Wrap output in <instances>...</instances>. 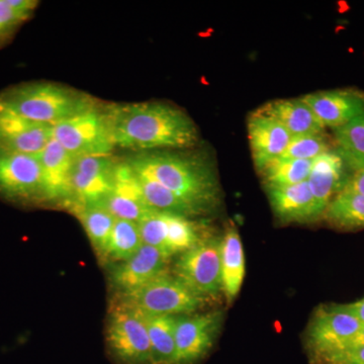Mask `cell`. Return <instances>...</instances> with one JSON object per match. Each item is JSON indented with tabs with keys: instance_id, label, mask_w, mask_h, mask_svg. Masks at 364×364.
<instances>
[{
	"instance_id": "cell-1",
	"label": "cell",
	"mask_w": 364,
	"mask_h": 364,
	"mask_svg": "<svg viewBox=\"0 0 364 364\" xmlns=\"http://www.w3.org/2000/svg\"><path fill=\"white\" fill-rule=\"evenodd\" d=\"M114 146L135 151L189 148L198 140L195 123L181 109L156 102L109 107Z\"/></svg>"
},
{
	"instance_id": "cell-2",
	"label": "cell",
	"mask_w": 364,
	"mask_h": 364,
	"mask_svg": "<svg viewBox=\"0 0 364 364\" xmlns=\"http://www.w3.org/2000/svg\"><path fill=\"white\" fill-rule=\"evenodd\" d=\"M127 162L136 173L162 184L202 213L219 200L217 178L198 158L156 152L136 155Z\"/></svg>"
},
{
	"instance_id": "cell-3",
	"label": "cell",
	"mask_w": 364,
	"mask_h": 364,
	"mask_svg": "<svg viewBox=\"0 0 364 364\" xmlns=\"http://www.w3.org/2000/svg\"><path fill=\"white\" fill-rule=\"evenodd\" d=\"M97 105L87 93L52 82L21 83L0 92L1 109L52 127Z\"/></svg>"
},
{
	"instance_id": "cell-4",
	"label": "cell",
	"mask_w": 364,
	"mask_h": 364,
	"mask_svg": "<svg viewBox=\"0 0 364 364\" xmlns=\"http://www.w3.org/2000/svg\"><path fill=\"white\" fill-rule=\"evenodd\" d=\"M105 336L117 364H153L144 314L123 299L109 311Z\"/></svg>"
},
{
	"instance_id": "cell-5",
	"label": "cell",
	"mask_w": 364,
	"mask_h": 364,
	"mask_svg": "<svg viewBox=\"0 0 364 364\" xmlns=\"http://www.w3.org/2000/svg\"><path fill=\"white\" fill-rule=\"evenodd\" d=\"M53 139L72 156H109L114 146L109 107L90 111L53 127Z\"/></svg>"
},
{
	"instance_id": "cell-6",
	"label": "cell",
	"mask_w": 364,
	"mask_h": 364,
	"mask_svg": "<svg viewBox=\"0 0 364 364\" xmlns=\"http://www.w3.org/2000/svg\"><path fill=\"white\" fill-rule=\"evenodd\" d=\"M360 321L344 305L323 306L317 309L306 331V346L316 363L344 350L360 330Z\"/></svg>"
},
{
	"instance_id": "cell-7",
	"label": "cell",
	"mask_w": 364,
	"mask_h": 364,
	"mask_svg": "<svg viewBox=\"0 0 364 364\" xmlns=\"http://www.w3.org/2000/svg\"><path fill=\"white\" fill-rule=\"evenodd\" d=\"M119 296L146 315L177 316L196 312L207 299L193 293L181 280L167 273L134 293Z\"/></svg>"
},
{
	"instance_id": "cell-8",
	"label": "cell",
	"mask_w": 364,
	"mask_h": 364,
	"mask_svg": "<svg viewBox=\"0 0 364 364\" xmlns=\"http://www.w3.org/2000/svg\"><path fill=\"white\" fill-rule=\"evenodd\" d=\"M222 238L210 237L181 254L174 277L193 293L207 299L222 291Z\"/></svg>"
},
{
	"instance_id": "cell-9",
	"label": "cell",
	"mask_w": 364,
	"mask_h": 364,
	"mask_svg": "<svg viewBox=\"0 0 364 364\" xmlns=\"http://www.w3.org/2000/svg\"><path fill=\"white\" fill-rule=\"evenodd\" d=\"M117 163L111 155L75 158L72 167L70 207L102 205L112 193Z\"/></svg>"
},
{
	"instance_id": "cell-10",
	"label": "cell",
	"mask_w": 364,
	"mask_h": 364,
	"mask_svg": "<svg viewBox=\"0 0 364 364\" xmlns=\"http://www.w3.org/2000/svg\"><path fill=\"white\" fill-rule=\"evenodd\" d=\"M42 166L37 155L0 153V196L14 202L42 200Z\"/></svg>"
},
{
	"instance_id": "cell-11",
	"label": "cell",
	"mask_w": 364,
	"mask_h": 364,
	"mask_svg": "<svg viewBox=\"0 0 364 364\" xmlns=\"http://www.w3.org/2000/svg\"><path fill=\"white\" fill-rule=\"evenodd\" d=\"M223 323L220 311L177 317L176 364H196L212 349Z\"/></svg>"
},
{
	"instance_id": "cell-12",
	"label": "cell",
	"mask_w": 364,
	"mask_h": 364,
	"mask_svg": "<svg viewBox=\"0 0 364 364\" xmlns=\"http://www.w3.org/2000/svg\"><path fill=\"white\" fill-rule=\"evenodd\" d=\"M53 127L0 107V153L37 155L52 140Z\"/></svg>"
},
{
	"instance_id": "cell-13",
	"label": "cell",
	"mask_w": 364,
	"mask_h": 364,
	"mask_svg": "<svg viewBox=\"0 0 364 364\" xmlns=\"http://www.w3.org/2000/svg\"><path fill=\"white\" fill-rule=\"evenodd\" d=\"M326 128L333 130L364 114V92L335 90L310 93L301 98Z\"/></svg>"
},
{
	"instance_id": "cell-14",
	"label": "cell",
	"mask_w": 364,
	"mask_h": 364,
	"mask_svg": "<svg viewBox=\"0 0 364 364\" xmlns=\"http://www.w3.org/2000/svg\"><path fill=\"white\" fill-rule=\"evenodd\" d=\"M167 259L160 251L143 244L130 259L121 262L111 273L112 289L126 296L149 284L166 270Z\"/></svg>"
},
{
	"instance_id": "cell-15",
	"label": "cell",
	"mask_w": 364,
	"mask_h": 364,
	"mask_svg": "<svg viewBox=\"0 0 364 364\" xmlns=\"http://www.w3.org/2000/svg\"><path fill=\"white\" fill-rule=\"evenodd\" d=\"M37 156L42 166V200L71 205V174L75 157L53 138Z\"/></svg>"
},
{
	"instance_id": "cell-16",
	"label": "cell",
	"mask_w": 364,
	"mask_h": 364,
	"mask_svg": "<svg viewBox=\"0 0 364 364\" xmlns=\"http://www.w3.org/2000/svg\"><path fill=\"white\" fill-rule=\"evenodd\" d=\"M247 129L251 154L259 172L284 154L293 138L277 119L258 109L249 117Z\"/></svg>"
},
{
	"instance_id": "cell-17",
	"label": "cell",
	"mask_w": 364,
	"mask_h": 364,
	"mask_svg": "<svg viewBox=\"0 0 364 364\" xmlns=\"http://www.w3.org/2000/svg\"><path fill=\"white\" fill-rule=\"evenodd\" d=\"M345 163L341 156L331 150L313 160L308 184L320 215L343 188Z\"/></svg>"
},
{
	"instance_id": "cell-18",
	"label": "cell",
	"mask_w": 364,
	"mask_h": 364,
	"mask_svg": "<svg viewBox=\"0 0 364 364\" xmlns=\"http://www.w3.org/2000/svg\"><path fill=\"white\" fill-rule=\"evenodd\" d=\"M270 205L282 222H311L321 217L308 181L267 188Z\"/></svg>"
},
{
	"instance_id": "cell-19",
	"label": "cell",
	"mask_w": 364,
	"mask_h": 364,
	"mask_svg": "<svg viewBox=\"0 0 364 364\" xmlns=\"http://www.w3.org/2000/svg\"><path fill=\"white\" fill-rule=\"evenodd\" d=\"M258 111L277 119L291 136L324 133L323 124L301 98L273 100Z\"/></svg>"
},
{
	"instance_id": "cell-20",
	"label": "cell",
	"mask_w": 364,
	"mask_h": 364,
	"mask_svg": "<svg viewBox=\"0 0 364 364\" xmlns=\"http://www.w3.org/2000/svg\"><path fill=\"white\" fill-rule=\"evenodd\" d=\"M222 291L231 304L240 293L245 277V256L238 229L230 225L222 238Z\"/></svg>"
},
{
	"instance_id": "cell-21",
	"label": "cell",
	"mask_w": 364,
	"mask_h": 364,
	"mask_svg": "<svg viewBox=\"0 0 364 364\" xmlns=\"http://www.w3.org/2000/svg\"><path fill=\"white\" fill-rule=\"evenodd\" d=\"M153 364H176L177 316L146 315Z\"/></svg>"
},
{
	"instance_id": "cell-22",
	"label": "cell",
	"mask_w": 364,
	"mask_h": 364,
	"mask_svg": "<svg viewBox=\"0 0 364 364\" xmlns=\"http://www.w3.org/2000/svg\"><path fill=\"white\" fill-rule=\"evenodd\" d=\"M98 255L107 257L116 218L102 205L72 208Z\"/></svg>"
},
{
	"instance_id": "cell-23",
	"label": "cell",
	"mask_w": 364,
	"mask_h": 364,
	"mask_svg": "<svg viewBox=\"0 0 364 364\" xmlns=\"http://www.w3.org/2000/svg\"><path fill=\"white\" fill-rule=\"evenodd\" d=\"M138 177L146 203L153 210L160 213L183 215L186 218L203 214L195 205L172 193L162 184L140 174H138Z\"/></svg>"
},
{
	"instance_id": "cell-24",
	"label": "cell",
	"mask_w": 364,
	"mask_h": 364,
	"mask_svg": "<svg viewBox=\"0 0 364 364\" xmlns=\"http://www.w3.org/2000/svg\"><path fill=\"white\" fill-rule=\"evenodd\" d=\"M326 220L339 229L364 228V196L340 191L326 208Z\"/></svg>"
},
{
	"instance_id": "cell-25",
	"label": "cell",
	"mask_w": 364,
	"mask_h": 364,
	"mask_svg": "<svg viewBox=\"0 0 364 364\" xmlns=\"http://www.w3.org/2000/svg\"><path fill=\"white\" fill-rule=\"evenodd\" d=\"M337 153L347 167L356 171L364 167V114L334 130Z\"/></svg>"
},
{
	"instance_id": "cell-26",
	"label": "cell",
	"mask_w": 364,
	"mask_h": 364,
	"mask_svg": "<svg viewBox=\"0 0 364 364\" xmlns=\"http://www.w3.org/2000/svg\"><path fill=\"white\" fill-rule=\"evenodd\" d=\"M312 164L313 160L275 159L260 173L267 188L294 186L308 181Z\"/></svg>"
},
{
	"instance_id": "cell-27",
	"label": "cell",
	"mask_w": 364,
	"mask_h": 364,
	"mask_svg": "<svg viewBox=\"0 0 364 364\" xmlns=\"http://www.w3.org/2000/svg\"><path fill=\"white\" fill-rule=\"evenodd\" d=\"M142 245L143 241L138 224L127 220L117 219L107 258L124 262L135 255Z\"/></svg>"
},
{
	"instance_id": "cell-28",
	"label": "cell",
	"mask_w": 364,
	"mask_h": 364,
	"mask_svg": "<svg viewBox=\"0 0 364 364\" xmlns=\"http://www.w3.org/2000/svg\"><path fill=\"white\" fill-rule=\"evenodd\" d=\"M167 227V244L171 256L182 254L200 241L193 222L183 215L162 213Z\"/></svg>"
},
{
	"instance_id": "cell-29",
	"label": "cell",
	"mask_w": 364,
	"mask_h": 364,
	"mask_svg": "<svg viewBox=\"0 0 364 364\" xmlns=\"http://www.w3.org/2000/svg\"><path fill=\"white\" fill-rule=\"evenodd\" d=\"M38 4L32 0H0V40L9 37L28 20Z\"/></svg>"
},
{
	"instance_id": "cell-30",
	"label": "cell",
	"mask_w": 364,
	"mask_h": 364,
	"mask_svg": "<svg viewBox=\"0 0 364 364\" xmlns=\"http://www.w3.org/2000/svg\"><path fill=\"white\" fill-rule=\"evenodd\" d=\"M323 134L293 136L279 159L314 160L324 154L330 151V147Z\"/></svg>"
},
{
	"instance_id": "cell-31",
	"label": "cell",
	"mask_w": 364,
	"mask_h": 364,
	"mask_svg": "<svg viewBox=\"0 0 364 364\" xmlns=\"http://www.w3.org/2000/svg\"><path fill=\"white\" fill-rule=\"evenodd\" d=\"M138 226L143 244L157 249L167 259L172 257L167 244L166 223L162 213L155 212L139 223Z\"/></svg>"
},
{
	"instance_id": "cell-32",
	"label": "cell",
	"mask_w": 364,
	"mask_h": 364,
	"mask_svg": "<svg viewBox=\"0 0 364 364\" xmlns=\"http://www.w3.org/2000/svg\"><path fill=\"white\" fill-rule=\"evenodd\" d=\"M318 364H364V345L351 350L340 352Z\"/></svg>"
},
{
	"instance_id": "cell-33",
	"label": "cell",
	"mask_w": 364,
	"mask_h": 364,
	"mask_svg": "<svg viewBox=\"0 0 364 364\" xmlns=\"http://www.w3.org/2000/svg\"><path fill=\"white\" fill-rule=\"evenodd\" d=\"M341 191L364 196V167L354 171L351 176L347 177Z\"/></svg>"
},
{
	"instance_id": "cell-34",
	"label": "cell",
	"mask_w": 364,
	"mask_h": 364,
	"mask_svg": "<svg viewBox=\"0 0 364 364\" xmlns=\"http://www.w3.org/2000/svg\"><path fill=\"white\" fill-rule=\"evenodd\" d=\"M344 306L349 313L360 321L361 324H364V298L355 303L347 304Z\"/></svg>"
},
{
	"instance_id": "cell-35",
	"label": "cell",
	"mask_w": 364,
	"mask_h": 364,
	"mask_svg": "<svg viewBox=\"0 0 364 364\" xmlns=\"http://www.w3.org/2000/svg\"><path fill=\"white\" fill-rule=\"evenodd\" d=\"M364 345V324L361 326L360 330L356 333L355 336L350 340L347 346L345 347L343 351L351 350V349L358 348V347L363 346ZM342 351V352H343ZM338 354V353H337ZM336 355V354H335Z\"/></svg>"
}]
</instances>
